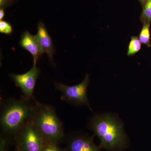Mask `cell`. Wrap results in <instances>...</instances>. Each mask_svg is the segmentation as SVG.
I'll return each instance as SVG.
<instances>
[{
  "label": "cell",
  "mask_w": 151,
  "mask_h": 151,
  "mask_svg": "<svg viewBox=\"0 0 151 151\" xmlns=\"http://www.w3.org/2000/svg\"><path fill=\"white\" fill-rule=\"evenodd\" d=\"M89 82V75L86 74L85 78L81 83L74 85L68 86L61 82H55L57 90L61 93V100L67 103L76 105H86L92 112L87 97V89Z\"/></svg>",
  "instance_id": "cell-4"
},
{
  "label": "cell",
  "mask_w": 151,
  "mask_h": 151,
  "mask_svg": "<svg viewBox=\"0 0 151 151\" xmlns=\"http://www.w3.org/2000/svg\"><path fill=\"white\" fill-rule=\"evenodd\" d=\"M94 136L82 134H71L66 139V151H102L95 145Z\"/></svg>",
  "instance_id": "cell-7"
},
{
  "label": "cell",
  "mask_w": 151,
  "mask_h": 151,
  "mask_svg": "<svg viewBox=\"0 0 151 151\" xmlns=\"http://www.w3.org/2000/svg\"><path fill=\"white\" fill-rule=\"evenodd\" d=\"M5 11L4 9H0V20H2L4 17Z\"/></svg>",
  "instance_id": "cell-17"
},
{
  "label": "cell",
  "mask_w": 151,
  "mask_h": 151,
  "mask_svg": "<svg viewBox=\"0 0 151 151\" xmlns=\"http://www.w3.org/2000/svg\"><path fill=\"white\" fill-rule=\"evenodd\" d=\"M35 102L24 97L3 100L0 117L1 133L14 138L19 130L30 120Z\"/></svg>",
  "instance_id": "cell-2"
},
{
  "label": "cell",
  "mask_w": 151,
  "mask_h": 151,
  "mask_svg": "<svg viewBox=\"0 0 151 151\" xmlns=\"http://www.w3.org/2000/svg\"><path fill=\"white\" fill-rule=\"evenodd\" d=\"M13 27L9 22L4 20L0 21V32L7 35H11L13 32Z\"/></svg>",
  "instance_id": "cell-14"
},
{
  "label": "cell",
  "mask_w": 151,
  "mask_h": 151,
  "mask_svg": "<svg viewBox=\"0 0 151 151\" xmlns=\"http://www.w3.org/2000/svg\"><path fill=\"white\" fill-rule=\"evenodd\" d=\"M141 43L138 37L132 36L128 47L127 55L132 56L139 51L141 48Z\"/></svg>",
  "instance_id": "cell-11"
},
{
  "label": "cell",
  "mask_w": 151,
  "mask_h": 151,
  "mask_svg": "<svg viewBox=\"0 0 151 151\" xmlns=\"http://www.w3.org/2000/svg\"><path fill=\"white\" fill-rule=\"evenodd\" d=\"M41 151H66V150L60 147L58 144L45 142Z\"/></svg>",
  "instance_id": "cell-15"
},
{
  "label": "cell",
  "mask_w": 151,
  "mask_h": 151,
  "mask_svg": "<svg viewBox=\"0 0 151 151\" xmlns=\"http://www.w3.org/2000/svg\"><path fill=\"white\" fill-rule=\"evenodd\" d=\"M19 45L32 55L33 64H37L38 60L44 53L36 36L32 35L27 30L22 35Z\"/></svg>",
  "instance_id": "cell-8"
},
{
  "label": "cell",
  "mask_w": 151,
  "mask_h": 151,
  "mask_svg": "<svg viewBox=\"0 0 151 151\" xmlns=\"http://www.w3.org/2000/svg\"><path fill=\"white\" fill-rule=\"evenodd\" d=\"M144 24L140 33L139 35V40L141 43L147 45L149 47H150V23L143 22Z\"/></svg>",
  "instance_id": "cell-10"
},
{
  "label": "cell",
  "mask_w": 151,
  "mask_h": 151,
  "mask_svg": "<svg viewBox=\"0 0 151 151\" xmlns=\"http://www.w3.org/2000/svg\"><path fill=\"white\" fill-rule=\"evenodd\" d=\"M147 1V0H139L140 1L141 3H143V4H145Z\"/></svg>",
  "instance_id": "cell-18"
},
{
  "label": "cell",
  "mask_w": 151,
  "mask_h": 151,
  "mask_svg": "<svg viewBox=\"0 0 151 151\" xmlns=\"http://www.w3.org/2000/svg\"><path fill=\"white\" fill-rule=\"evenodd\" d=\"M40 73V70L37 64H33L32 68L26 73L21 74L12 73L9 76L13 80L16 86L21 90L24 97L36 101L34 91Z\"/></svg>",
  "instance_id": "cell-6"
},
{
  "label": "cell",
  "mask_w": 151,
  "mask_h": 151,
  "mask_svg": "<svg viewBox=\"0 0 151 151\" xmlns=\"http://www.w3.org/2000/svg\"><path fill=\"white\" fill-rule=\"evenodd\" d=\"M30 120L45 142L59 145L65 138L63 124L51 105L36 101Z\"/></svg>",
  "instance_id": "cell-3"
},
{
  "label": "cell",
  "mask_w": 151,
  "mask_h": 151,
  "mask_svg": "<svg viewBox=\"0 0 151 151\" xmlns=\"http://www.w3.org/2000/svg\"><path fill=\"white\" fill-rule=\"evenodd\" d=\"M37 33L36 36L42 48L49 58L50 61L53 66H55L53 58L55 51L52 39L45 25L42 22H39L37 25Z\"/></svg>",
  "instance_id": "cell-9"
},
{
  "label": "cell",
  "mask_w": 151,
  "mask_h": 151,
  "mask_svg": "<svg viewBox=\"0 0 151 151\" xmlns=\"http://www.w3.org/2000/svg\"><path fill=\"white\" fill-rule=\"evenodd\" d=\"M89 127L100 140V146L107 151L127 148L129 139L123 122L111 113H99L89 119Z\"/></svg>",
  "instance_id": "cell-1"
},
{
  "label": "cell",
  "mask_w": 151,
  "mask_h": 151,
  "mask_svg": "<svg viewBox=\"0 0 151 151\" xmlns=\"http://www.w3.org/2000/svg\"><path fill=\"white\" fill-rule=\"evenodd\" d=\"M142 20L143 22L150 23L151 22V0H147L145 3L142 15Z\"/></svg>",
  "instance_id": "cell-13"
},
{
  "label": "cell",
  "mask_w": 151,
  "mask_h": 151,
  "mask_svg": "<svg viewBox=\"0 0 151 151\" xmlns=\"http://www.w3.org/2000/svg\"><path fill=\"white\" fill-rule=\"evenodd\" d=\"M12 0H0V7L4 9L11 4Z\"/></svg>",
  "instance_id": "cell-16"
},
{
  "label": "cell",
  "mask_w": 151,
  "mask_h": 151,
  "mask_svg": "<svg viewBox=\"0 0 151 151\" xmlns=\"http://www.w3.org/2000/svg\"><path fill=\"white\" fill-rule=\"evenodd\" d=\"M17 147L21 151H41L45 141L30 120L14 136Z\"/></svg>",
  "instance_id": "cell-5"
},
{
  "label": "cell",
  "mask_w": 151,
  "mask_h": 151,
  "mask_svg": "<svg viewBox=\"0 0 151 151\" xmlns=\"http://www.w3.org/2000/svg\"><path fill=\"white\" fill-rule=\"evenodd\" d=\"M13 137L1 133L0 136V151H8L12 145Z\"/></svg>",
  "instance_id": "cell-12"
},
{
  "label": "cell",
  "mask_w": 151,
  "mask_h": 151,
  "mask_svg": "<svg viewBox=\"0 0 151 151\" xmlns=\"http://www.w3.org/2000/svg\"><path fill=\"white\" fill-rule=\"evenodd\" d=\"M15 151H21L20 150H19V149L17 147L16 148V150Z\"/></svg>",
  "instance_id": "cell-19"
}]
</instances>
